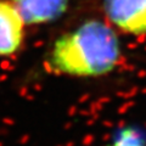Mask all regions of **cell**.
<instances>
[{"label":"cell","mask_w":146,"mask_h":146,"mask_svg":"<svg viewBox=\"0 0 146 146\" xmlns=\"http://www.w3.org/2000/svg\"><path fill=\"white\" fill-rule=\"evenodd\" d=\"M122 49L113 27L101 20H86L57 36L45 56L48 72L72 78L110 74L121 61Z\"/></svg>","instance_id":"cell-1"},{"label":"cell","mask_w":146,"mask_h":146,"mask_svg":"<svg viewBox=\"0 0 146 146\" xmlns=\"http://www.w3.org/2000/svg\"><path fill=\"white\" fill-rule=\"evenodd\" d=\"M106 22L128 35H146V0H102Z\"/></svg>","instance_id":"cell-2"},{"label":"cell","mask_w":146,"mask_h":146,"mask_svg":"<svg viewBox=\"0 0 146 146\" xmlns=\"http://www.w3.org/2000/svg\"><path fill=\"white\" fill-rule=\"evenodd\" d=\"M26 23L11 0H0V57L20 52L26 36Z\"/></svg>","instance_id":"cell-3"},{"label":"cell","mask_w":146,"mask_h":146,"mask_svg":"<svg viewBox=\"0 0 146 146\" xmlns=\"http://www.w3.org/2000/svg\"><path fill=\"white\" fill-rule=\"evenodd\" d=\"M27 26L51 23L66 13L70 0H11Z\"/></svg>","instance_id":"cell-4"},{"label":"cell","mask_w":146,"mask_h":146,"mask_svg":"<svg viewBox=\"0 0 146 146\" xmlns=\"http://www.w3.org/2000/svg\"><path fill=\"white\" fill-rule=\"evenodd\" d=\"M105 146H146V133L139 127L124 125L116 130Z\"/></svg>","instance_id":"cell-5"}]
</instances>
